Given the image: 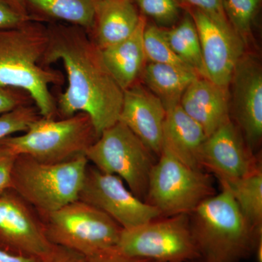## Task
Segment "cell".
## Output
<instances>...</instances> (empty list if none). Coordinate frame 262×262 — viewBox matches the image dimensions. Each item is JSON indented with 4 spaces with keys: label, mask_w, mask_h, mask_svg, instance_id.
<instances>
[{
    "label": "cell",
    "mask_w": 262,
    "mask_h": 262,
    "mask_svg": "<svg viewBox=\"0 0 262 262\" xmlns=\"http://www.w3.org/2000/svg\"><path fill=\"white\" fill-rule=\"evenodd\" d=\"M144 15L163 26L171 25L180 15V8L177 0H135Z\"/></svg>",
    "instance_id": "27"
},
{
    "label": "cell",
    "mask_w": 262,
    "mask_h": 262,
    "mask_svg": "<svg viewBox=\"0 0 262 262\" xmlns=\"http://www.w3.org/2000/svg\"><path fill=\"white\" fill-rule=\"evenodd\" d=\"M210 196L189 214L194 244L204 262H241L253 255L262 228L248 223L229 189Z\"/></svg>",
    "instance_id": "3"
},
{
    "label": "cell",
    "mask_w": 262,
    "mask_h": 262,
    "mask_svg": "<svg viewBox=\"0 0 262 262\" xmlns=\"http://www.w3.org/2000/svg\"><path fill=\"white\" fill-rule=\"evenodd\" d=\"M229 189L253 229L262 228V168L234 182L220 184Z\"/></svg>",
    "instance_id": "23"
},
{
    "label": "cell",
    "mask_w": 262,
    "mask_h": 262,
    "mask_svg": "<svg viewBox=\"0 0 262 262\" xmlns=\"http://www.w3.org/2000/svg\"><path fill=\"white\" fill-rule=\"evenodd\" d=\"M48 28L43 64L51 67L61 61L68 80L67 89L55 98L58 116L86 114L100 136L119 121L123 91L105 67L101 49L87 31L63 24L51 23Z\"/></svg>",
    "instance_id": "1"
},
{
    "label": "cell",
    "mask_w": 262,
    "mask_h": 262,
    "mask_svg": "<svg viewBox=\"0 0 262 262\" xmlns=\"http://www.w3.org/2000/svg\"><path fill=\"white\" fill-rule=\"evenodd\" d=\"M165 108L161 100L140 84L123 91L119 121L122 122L155 155L163 149Z\"/></svg>",
    "instance_id": "15"
},
{
    "label": "cell",
    "mask_w": 262,
    "mask_h": 262,
    "mask_svg": "<svg viewBox=\"0 0 262 262\" xmlns=\"http://www.w3.org/2000/svg\"><path fill=\"white\" fill-rule=\"evenodd\" d=\"M190 14L201 42L205 77L228 90L234 70L244 56L246 42L229 21L215 20L196 9Z\"/></svg>",
    "instance_id": "12"
},
{
    "label": "cell",
    "mask_w": 262,
    "mask_h": 262,
    "mask_svg": "<svg viewBox=\"0 0 262 262\" xmlns=\"http://www.w3.org/2000/svg\"><path fill=\"white\" fill-rule=\"evenodd\" d=\"M89 262H157L146 258L129 256L116 247L108 248L87 257Z\"/></svg>",
    "instance_id": "31"
},
{
    "label": "cell",
    "mask_w": 262,
    "mask_h": 262,
    "mask_svg": "<svg viewBox=\"0 0 262 262\" xmlns=\"http://www.w3.org/2000/svg\"><path fill=\"white\" fill-rule=\"evenodd\" d=\"M9 1L12 4L14 5L22 13L25 15H30L29 14L28 10L27 9V7H26L24 0H9Z\"/></svg>",
    "instance_id": "35"
},
{
    "label": "cell",
    "mask_w": 262,
    "mask_h": 262,
    "mask_svg": "<svg viewBox=\"0 0 262 262\" xmlns=\"http://www.w3.org/2000/svg\"><path fill=\"white\" fill-rule=\"evenodd\" d=\"M215 194L209 174L189 168L163 149L150 173L145 202L161 217L189 215Z\"/></svg>",
    "instance_id": "7"
},
{
    "label": "cell",
    "mask_w": 262,
    "mask_h": 262,
    "mask_svg": "<svg viewBox=\"0 0 262 262\" xmlns=\"http://www.w3.org/2000/svg\"><path fill=\"white\" fill-rule=\"evenodd\" d=\"M192 262H204V261H202V260H201V259H198V260H195V261H192Z\"/></svg>",
    "instance_id": "36"
},
{
    "label": "cell",
    "mask_w": 262,
    "mask_h": 262,
    "mask_svg": "<svg viewBox=\"0 0 262 262\" xmlns=\"http://www.w3.org/2000/svg\"><path fill=\"white\" fill-rule=\"evenodd\" d=\"M141 75L144 83L161 100L165 108L179 103L184 91L200 77L194 70L151 62L145 65Z\"/></svg>",
    "instance_id": "21"
},
{
    "label": "cell",
    "mask_w": 262,
    "mask_h": 262,
    "mask_svg": "<svg viewBox=\"0 0 262 262\" xmlns=\"http://www.w3.org/2000/svg\"><path fill=\"white\" fill-rule=\"evenodd\" d=\"M163 31L174 53L190 66L200 77L206 78L199 35L190 13L186 14L178 25L170 29H163Z\"/></svg>",
    "instance_id": "22"
},
{
    "label": "cell",
    "mask_w": 262,
    "mask_h": 262,
    "mask_svg": "<svg viewBox=\"0 0 262 262\" xmlns=\"http://www.w3.org/2000/svg\"><path fill=\"white\" fill-rule=\"evenodd\" d=\"M193 6L194 9L201 10L205 14L215 20L228 21L224 11L222 0H182Z\"/></svg>",
    "instance_id": "32"
},
{
    "label": "cell",
    "mask_w": 262,
    "mask_h": 262,
    "mask_svg": "<svg viewBox=\"0 0 262 262\" xmlns=\"http://www.w3.org/2000/svg\"><path fill=\"white\" fill-rule=\"evenodd\" d=\"M144 48L146 60L151 63L194 70L174 53L164 36L163 29L158 26L146 24L144 32Z\"/></svg>",
    "instance_id": "24"
},
{
    "label": "cell",
    "mask_w": 262,
    "mask_h": 262,
    "mask_svg": "<svg viewBox=\"0 0 262 262\" xmlns=\"http://www.w3.org/2000/svg\"><path fill=\"white\" fill-rule=\"evenodd\" d=\"M89 162L86 156L61 163H46L18 155L11 189L38 212L56 211L78 200Z\"/></svg>",
    "instance_id": "4"
},
{
    "label": "cell",
    "mask_w": 262,
    "mask_h": 262,
    "mask_svg": "<svg viewBox=\"0 0 262 262\" xmlns=\"http://www.w3.org/2000/svg\"><path fill=\"white\" fill-rule=\"evenodd\" d=\"M78 200L108 215L122 229L134 228L161 217L160 212L131 192L117 176L89 163Z\"/></svg>",
    "instance_id": "10"
},
{
    "label": "cell",
    "mask_w": 262,
    "mask_h": 262,
    "mask_svg": "<svg viewBox=\"0 0 262 262\" xmlns=\"http://www.w3.org/2000/svg\"><path fill=\"white\" fill-rule=\"evenodd\" d=\"M103 173L117 176L139 199L145 201L155 155L120 121L101 132L85 155Z\"/></svg>",
    "instance_id": "8"
},
{
    "label": "cell",
    "mask_w": 262,
    "mask_h": 262,
    "mask_svg": "<svg viewBox=\"0 0 262 262\" xmlns=\"http://www.w3.org/2000/svg\"><path fill=\"white\" fill-rule=\"evenodd\" d=\"M141 15L134 0H97L90 37L99 49L114 46L135 32Z\"/></svg>",
    "instance_id": "18"
},
{
    "label": "cell",
    "mask_w": 262,
    "mask_h": 262,
    "mask_svg": "<svg viewBox=\"0 0 262 262\" xmlns=\"http://www.w3.org/2000/svg\"><path fill=\"white\" fill-rule=\"evenodd\" d=\"M261 0H222L231 27L246 42L252 28Z\"/></svg>",
    "instance_id": "25"
},
{
    "label": "cell",
    "mask_w": 262,
    "mask_h": 262,
    "mask_svg": "<svg viewBox=\"0 0 262 262\" xmlns=\"http://www.w3.org/2000/svg\"><path fill=\"white\" fill-rule=\"evenodd\" d=\"M165 111L163 149L189 168L204 170L201 151L207 136L203 127L183 110L179 103L166 106Z\"/></svg>",
    "instance_id": "16"
},
{
    "label": "cell",
    "mask_w": 262,
    "mask_h": 262,
    "mask_svg": "<svg viewBox=\"0 0 262 262\" xmlns=\"http://www.w3.org/2000/svg\"><path fill=\"white\" fill-rule=\"evenodd\" d=\"M115 247L129 256L157 262H192L201 258L188 214L160 217L122 229Z\"/></svg>",
    "instance_id": "9"
},
{
    "label": "cell",
    "mask_w": 262,
    "mask_h": 262,
    "mask_svg": "<svg viewBox=\"0 0 262 262\" xmlns=\"http://www.w3.org/2000/svg\"><path fill=\"white\" fill-rule=\"evenodd\" d=\"M40 117L34 103L0 114V141L18 133L23 134Z\"/></svg>",
    "instance_id": "26"
},
{
    "label": "cell",
    "mask_w": 262,
    "mask_h": 262,
    "mask_svg": "<svg viewBox=\"0 0 262 262\" xmlns=\"http://www.w3.org/2000/svg\"><path fill=\"white\" fill-rule=\"evenodd\" d=\"M146 25V19L141 15L137 28L130 37L101 50L105 67L123 91L136 83L145 67L144 32Z\"/></svg>",
    "instance_id": "19"
},
{
    "label": "cell",
    "mask_w": 262,
    "mask_h": 262,
    "mask_svg": "<svg viewBox=\"0 0 262 262\" xmlns=\"http://www.w3.org/2000/svg\"><path fill=\"white\" fill-rule=\"evenodd\" d=\"M35 20H61L89 32L94 25L97 0H24Z\"/></svg>",
    "instance_id": "20"
},
{
    "label": "cell",
    "mask_w": 262,
    "mask_h": 262,
    "mask_svg": "<svg viewBox=\"0 0 262 262\" xmlns=\"http://www.w3.org/2000/svg\"><path fill=\"white\" fill-rule=\"evenodd\" d=\"M34 18L22 13L9 0H0V29L14 28Z\"/></svg>",
    "instance_id": "29"
},
{
    "label": "cell",
    "mask_w": 262,
    "mask_h": 262,
    "mask_svg": "<svg viewBox=\"0 0 262 262\" xmlns=\"http://www.w3.org/2000/svg\"><path fill=\"white\" fill-rule=\"evenodd\" d=\"M33 103L32 98L23 91L11 89H0V114Z\"/></svg>",
    "instance_id": "30"
},
{
    "label": "cell",
    "mask_w": 262,
    "mask_h": 262,
    "mask_svg": "<svg viewBox=\"0 0 262 262\" xmlns=\"http://www.w3.org/2000/svg\"><path fill=\"white\" fill-rule=\"evenodd\" d=\"M48 45V28L29 20L14 28L0 29V89L23 91L45 118L58 117L51 85H62L61 71L43 64Z\"/></svg>",
    "instance_id": "2"
},
{
    "label": "cell",
    "mask_w": 262,
    "mask_h": 262,
    "mask_svg": "<svg viewBox=\"0 0 262 262\" xmlns=\"http://www.w3.org/2000/svg\"><path fill=\"white\" fill-rule=\"evenodd\" d=\"M201 164L203 170L213 174L220 184L244 178L261 166L231 120L206 138L202 148Z\"/></svg>",
    "instance_id": "13"
},
{
    "label": "cell",
    "mask_w": 262,
    "mask_h": 262,
    "mask_svg": "<svg viewBox=\"0 0 262 262\" xmlns=\"http://www.w3.org/2000/svg\"><path fill=\"white\" fill-rule=\"evenodd\" d=\"M0 262H37V259L13 254L0 248Z\"/></svg>",
    "instance_id": "34"
},
{
    "label": "cell",
    "mask_w": 262,
    "mask_h": 262,
    "mask_svg": "<svg viewBox=\"0 0 262 262\" xmlns=\"http://www.w3.org/2000/svg\"><path fill=\"white\" fill-rule=\"evenodd\" d=\"M98 135L91 119L83 113L60 119L40 117L20 135L0 142L17 155H26L46 163H61L85 156Z\"/></svg>",
    "instance_id": "5"
},
{
    "label": "cell",
    "mask_w": 262,
    "mask_h": 262,
    "mask_svg": "<svg viewBox=\"0 0 262 262\" xmlns=\"http://www.w3.org/2000/svg\"><path fill=\"white\" fill-rule=\"evenodd\" d=\"M55 245L48 241L39 212L13 189L0 194V248L40 259Z\"/></svg>",
    "instance_id": "11"
},
{
    "label": "cell",
    "mask_w": 262,
    "mask_h": 262,
    "mask_svg": "<svg viewBox=\"0 0 262 262\" xmlns=\"http://www.w3.org/2000/svg\"><path fill=\"white\" fill-rule=\"evenodd\" d=\"M16 153L9 146L0 142V194L11 189V173Z\"/></svg>",
    "instance_id": "28"
},
{
    "label": "cell",
    "mask_w": 262,
    "mask_h": 262,
    "mask_svg": "<svg viewBox=\"0 0 262 262\" xmlns=\"http://www.w3.org/2000/svg\"><path fill=\"white\" fill-rule=\"evenodd\" d=\"M48 241L86 257L115 247L122 228L108 215L81 201L56 211L39 212Z\"/></svg>",
    "instance_id": "6"
},
{
    "label": "cell",
    "mask_w": 262,
    "mask_h": 262,
    "mask_svg": "<svg viewBox=\"0 0 262 262\" xmlns=\"http://www.w3.org/2000/svg\"><path fill=\"white\" fill-rule=\"evenodd\" d=\"M37 262H89L84 255L63 246H56L51 253Z\"/></svg>",
    "instance_id": "33"
},
{
    "label": "cell",
    "mask_w": 262,
    "mask_h": 262,
    "mask_svg": "<svg viewBox=\"0 0 262 262\" xmlns=\"http://www.w3.org/2000/svg\"><path fill=\"white\" fill-rule=\"evenodd\" d=\"M179 104L203 127L207 137L230 120L228 91L204 77L189 84Z\"/></svg>",
    "instance_id": "17"
},
{
    "label": "cell",
    "mask_w": 262,
    "mask_h": 262,
    "mask_svg": "<svg viewBox=\"0 0 262 262\" xmlns=\"http://www.w3.org/2000/svg\"><path fill=\"white\" fill-rule=\"evenodd\" d=\"M230 84L234 117L246 144L253 152L262 137V70L258 60L243 56Z\"/></svg>",
    "instance_id": "14"
}]
</instances>
